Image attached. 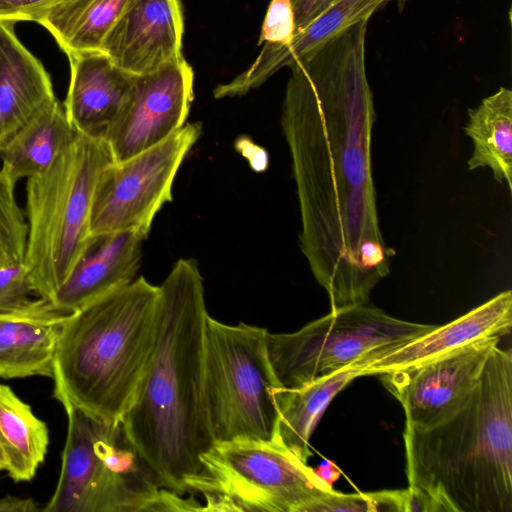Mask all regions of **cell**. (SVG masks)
I'll return each instance as SVG.
<instances>
[{"mask_svg": "<svg viewBox=\"0 0 512 512\" xmlns=\"http://www.w3.org/2000/svg\"><path fill=\"white\" fill-rule=\"evenodd\" d=\"M368 21L289 66L281 110L300 208L299 245L330 311L368 303L395 255L380 230L372 176Z\"/></svg>", "mask_w": 512, "mask_h": 512, "instance_id": "6da1fadb", "label": "cell"}, {"mask_svg": "<svg viewBox=\"0 0 512 512\" xmlns=\"http://www.w3.org/2000/svg\"><path fill=\"white\" fill-rule=\"evenodd\" d=\"M203 278L193 259H179L159 286L153 352L135 399L122 417L125 430L162 488L182 494L201 472L213 445L204 393Z\"/></svg>", "mask_w": 512, "mask_h": 512, "instance_id": "7a4b0ae2", "label": "cell"}, {"mask_svg": "<svg viewBox=\"0 0 512 512\" xmlns=\"http://www.w3.org/2000/svg\"><path fill=\"white\" fill-rule=\"evenodd\" d=\"M409 486L445 512H512V353L496 346L466 403L427 428L405 427Z\"/></svg>", "mask_w": 512, "mask_h": 512, "instance_id": "3957f363", "label": "cell"}, {"mask_svg": "<svg viewBox=\"0 0 512 512\" xmlns=\"http://www.w3.org/2000/svg\"><path fill=\"white\" fill-rule=\"evenodd\" d=\"M159 286L138 277L72 313L53 366L54 397L103 421L133 403L157 333Z\"/></svg>", "mask_w": 512, "mask_h": 512, "instance_id": "277c9868", "label": "cell"}, {"mask_svg": "<svg viewBox=\"0 0 512 512\" xmlns=\"http://www.w3.org/2000/svg\"><path fill=\"white\" fill-rule=\"evenodd\" d=\"M112 162L104 139L77 133L50 167L27 178L23 263L38 297L51 301L91 244L95 188Z\"/></svg>", "mask_w": 512, "mask_h": 512, "instance_id": "5b68a950", "label": "cell"}, {"mask_svg": "<svg viewBox=\"0 0 512 512\" xmlns=\"http://www.w3.org/2000/svg\"><path fill=\"white\" fill-rule=\"evenodd\" d=\"M67 437L56 489L45 512L155 511L163 489L122 420L65 408Z\"/></svg>", "mask_w": 512, "mask_h": 512, "instance_id": "8992f818", "label": "cell"}, {"mask_svg": "<svg viewBox=\"0 0 512 512\" xmlns=\"http://www.w3.org/2000/svg\"><path fill=\"white\" fill-rule=\"evenodd\" d=\"M267 334L261 327L227 325L207 317L204 393L214 443L275 440L279 385Z\"/></svg>", "mask_w": 512, "mask_h": 512, "instance_id": "52a82bcc", "label": "cell"}, {"mask_svg": "<svg viewBox=\"0 0 512 512\" xmlns=\"http://www.w3.org/2000/svg\"><path fill=\"white\" fill-rule=\"evenodd\" d=\"M200 461L186 491L205 498L203 511L309 512L335 491L275 441L214 443Z\"/></svg>", "mask_w": 512, "mask_h": 512, "instance_id": "ba28073f", "label": "cell"}, {"mask_svg": "<svg viewBox=\"0 0 512 512\" xmlns=\"http://www.w3.org/2000/svg\"><path fill=\"white\" fill-rule=\"evenodd\" d=\"M436 325L394 318L367 303L330 311L293 333L267 334L269 360L280 389H297L350 366L381 348L392 349Z\"/></svg>", "mask_w": 512, "mask_h": 512, "instance_id": "9c48e42d", "label": "cell"}, {"mask_svg": "<svg viewBox=\"0 0 512 512\" xmlns=\"http://www.w3.org/2000/svg\"><path fill=\"white\" fill-rule=\"evenodd\" d=\"M201 132L200 123L185 124L161 143L108 165L93 196L91 236L132 230L146 238L155 215L172 201L175 176Z\"/></svg>", "mask_w": 512, "mask_h": 512, "instance_id": "30bf717a", "label": "cell"}, {"mask_svg": "<svg viewBox=\"0 0 512 512\" xmlns=\"http://www.w3.org/2000/svg\"><path fill=\"white\" fill-rule=\"evenodd\" d=\"M499 340L482 337L418 365L380 374L403 407L405 427L427 429L457 412L478 384Z\"/></svg>", "mask_w": 512, "mask_h": 512, "instance_id": "8fae6325", "label": "cell"}, {"mask_svg": "<svg viewBox=\"0 0 512 512\" xmlns=\"http://www.w3.org/2000/svg\"><path fill=\"white\" fill-rule=\"evenodd\" d=\"M194 72L182 57L133 76L130 90L104 140L114 162L127 160L185 125L194 98Z\"/></svg>", "mask_w": 512, "mask_h": 512, "instance_id": "7c38bea8", "label": "cell"}, {"mask_svg": "<svg viewBox=\"0 0 512 512\" xmlns=\"http://www.w3.org/2000/svg\"><path fill=\"white\" fill-rule=\"evenodd\" d=\"M181 0H132L106 35L101 51L124 72H155L182 58Z\"/></svg>", "mask_w": 512, "mask_h": 512, "instance_id": "4fadbf2b", "label": "cell"}, {"mask_svg": "<svg viewBox=\"0 0 512 512\" xmlns=\"http://www.w3.org/2000/svg\"><path fill=\"white\" fill-rule=\"evenodd\" d=\"M512 326V293H499L466 314L398 347L355 361L362 376L418 365L482 337L501 338Z\"/></svg>", "mask_w": 512, "mask_h": 512, "instance_id": "5bb4252c", "label": "cell"}, {"mask_svg": "<svg viewBox=\"0 0 512 512\" xmlns=\"http://www.w3.org/2000/svg\"><path fill=\"white\" fill-rule=\"evenodd\" d=\"M71 315L40 297L0 312V378H52L58 342Z\"/></svg>", "mask_w": 512, "mask_h": 512, "instance_id": "9a60e30c", "label": "cell"}, {"mask_svg": "<svg viewBox=\"0 0 512 512\" xmlns=\"http://www.w3.org/2000/svg\"><path fill=\"white\" fill-rule=\"evenodd\" d=\"M144 239L132 230L94 237L53 296L52 305L65 313H74L132 282L140 267Z\"/></svg>", "mask_w": 512, "mask_h": 512, "instance_id": "2e32d148", "label": "cell"}, {"mask_svg": "<svg viewBox=\"0 0 512 512\" xmlns=\"http://www.w3.org/2000/svg\"><path fill=\"white\" fill-rule=\"evenodd\" d=\"M70 81L63 103L81 134L104 139L130 90L133 75L118 68L102 51L67 56Z\"/></svg>", "mask_w": 512, "mask_h": 512, "instance_id": "e0dca14e", "label": "cell"}, {"mask_svg": "<svg viewBox=\"0 0 512 512\" xmlns=\"http://www.w3.org/2000/svg\"><path fill=\"white\" fill-rule=\"evenodd\" d=\"M389 0H341L318 15L302 29L295 31L285 45L263 43L253 63L228 83L213 91L217 99L247 94L266 82L281 68L316 49L350 26L369 20Z\"/></svg>", "mask_w": 512, "mask_h": 512, "instance_id": "ac0fdd59", "label": "cell"}, {"mask_svg": "<svg viewBox=\"0 0 512 512\" xmlns=\"http://www.w3.org/2000/svg\"><path fill=\"white\" fill-rule=\"evenodd\" d=\"M15 24L0 20V145L56 99L49 73L19 40Z\"/></svg>", "mask_w": 512, "mask_h": 512, "instance_id": "d6986e66", "label": "cell"}, {"mask_svg": "<svg viewBox=\"0 0 512 512\" xmlns=\"http://www.w3.org/2000/svg\"><path fill=\"white\" fill-rule=\"evenodd\" d=\"M77 131L56 98L0 145L2 167L18 181L42 173L72 142Z\"/></svg>", "mask_w": 512, "mask_h": 512, "instance_id": "ffe728a7", "label": "cell"}, {"mask_svg": "<svg viewBox=\"0 0 512 512\" xmlns=\"http://www.w3.org/2000/svg\"><path fill=\"white\" fill-rule=\"evenodd\" d=\"M360 376V365L353 363L303 387L278 388L275 397L279 417L274 441L307 463L311 456L309 440L323 412L344 387Z\"/></svg>", "mask_w": 512, "mask_h": 512, "instance_id": "44dd1931", "label": "cell"}, {"mask_svg": "<svg viewBox=\"0 0 512 512\" xmlns=\"http://www.w3.org/2000/svg\"><path fill=\"white\" fill-rule=\"evenodd\" d=\"M465 134L473 143L468 169L488 167L496 182L512 192V91L500 87L468 110Z\"/></svg>", "mask_w": 512, "mask_h": 512, "instance_id": "7402d4cb", "label": "cell"}, {"mask_svg": "<svg viewBox=\"0 0 512 512\" xmlns=\"http://www.w3.org/2000/svg\"><path fill=\"white\" fill-rule=\"evenodd\" d=\"M132 0H57L38 19L66 55L101 51L103 41Z\"/></svg>", "mask_w": 512, "mask_h": 512, "instance_id": "603a6c76", "label": "cell"}, {"mask_svg": "<svg viewBox=\"0 0 512 512\" xmlns=\"http://www.w3.org/2000/svg\"><path fill=\"white\" fill-rule=\"evenodd\" d=\"M49 445V430L7 385L0 384V447L6 470L15 482L34 478Z\"/></svg>", "mask_w": 512, "mask_h": 512, "instance_id": "cb8c5ba5", "label": "cell"}, {"mask_svg": "<svg viewBox=\"0 0 512 512\" xmlns=\"http://www.w3.org/2000/svg\"><path fill=\"white\" fill-rule=\"evenodd\" d=\"M14 181L0 169V268L24 262L28 224L17 203Z\"/></svg>", "mask_w": 512, "mask_h": 512, "instance_id": "d4e9b609", "label": "cell"}, {"mask_svg": "<svg viewBox=\"0 0 512 512\" xmlns=\"http://www.w3.org/2000/svg\"><path fill=\"white\" fill-rule=\"evenodd\" d=\"M403 489L343 494L334 491L315 502L309 512H402Z\"/></svg>", "mask_w": 512, "mask_h": 512, "instance_id": "484cf974", "label": "cell"}, {"mask_svg": "<svg viewBox=\"0 0 512 512\" xmlns=\"http://www.w3.org/2000/svg\"><path fill=\"white\" fill-rule=\"evenodd\" d=\"M295 33L292 0H271L261 28L258 45L287 44Z\"/></svg>", "mask_w": 512, "mask_h": 512, "instance_id": "4316f807", "label": "cell"}, {"mask_svg": "<svg viewBox=\"0 0 512 512\" xmlns=\"http://www.w3.org/2000/svg\"><path fill=\"white\" fill-rule=\"evenodd\" d=\"M33 293L29 272L24 263L0 268V312L25 305Z\"/></svg>", "mask_w": 512, "mask_h": 512, "instance_id": "83f0119b", "label": "cell"}, {"mask_svg": "<svg viewBox=\"0 0 512 512\" xmlns=\"http://www.w3.org/2000/svg\"><path fill=\"white\" fill-rule=\"evenodd\" d=\"M57 0H0V20L34 21Z\"/></svg>", "mask_w": 512, "mask_h": 512, "instance_id": "f1b7e54d", "label": "cell"}, {"mask_svg": "<svg viewBox=\"0 0 512 512\" xmlns=\"http://www.w3.org/2000/svg\"><path fill=\"white\" fill-rule=\"evenodd\" d=\"M341 0H292L295 31Z\"/></svg>", "mask_w": 512, "mask_h": 512, "instance_id": "f546056e", "label": "cell"}, {"mask_svg": "<svg viewBox=\"0 0 512 512\" xmlns=\"http://www.w3.org/2000/svg\"><path fill=\"white\" fill-rule=\"evenodd\" d=\"M42 509L32 498L6 496L0 498V512H38Z\"/></svg>", "mask_w": 512, "mask_h": 512, "instance_id": "4dcf8cb0", "label": "cell"}, {"mask_svg": "<svg viewBox=\"0 0 512 512\" xmlns=\"http://www.w3.org/2000/svg\"><path fill=\"white\" fill-rule=\"evenodd\" d=\"M6 465H7L6 457H5V454L2 450V448L0 447V471L6 470Z\"/></svg>", "mask_w": 512, "mask_h": 512, "instance_id": "1f68e13d", "label": "cell"}]
</instances>
